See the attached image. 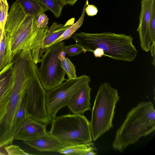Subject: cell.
<instances>
[{"label": "cell", "instance_id": "9", "mask_svg": "<svg viewBox=\"0 0 155 155\" xmlns=\"http://www.w3.org/2000/svg\"><path fill=\"white\" fill-rule=\"evenodd\" d=\"M46 92L37 73L26 90V110L28 117L47 125L51 123L52 119L46 110Z\"/></svg>", "mask_w": 155, "mask_h": 155}, {"label": "cell", "instance_id": "32", "mask_svg": "<svg viewBox=\"0 0 155 155\" xmlns=\"http://www.w3.org/2000/svg\"><path fill=\"white\" fill-rule=\"evenodd\" d=\"M3 33V32H2V31L1 32V31H0V42L1 37L2 34Z\"/></svg>", "mask_w": 155, "mask_h": 155}, {"label": "cell", "instance_id": "13", "mask_svg": "<svg viewBox=\"0 0 155 155\" xmlns=\"http://www.w3.org/2000/svg\"><path fill=\"white\" fill-rule=\"evenodd\" d=\"M89 83L84 84L71 97L67 105L73 114H83L88 110H91Z\"/></svg>", "mask_w": 155, "mask_h": 155}, {"label": "cell", "instance_id": "21", "mask_svg": "<svg viewBox=\"0 0 155 155\" xmlns=\"http://www.w3.org/2000/svg\"><path fill=\"white\" fill-rule=\"evenodd\" d=\"M61 65L67 74L68 79L77 77L75 67L68 58L63 56L60 58Z\"/></svg>", "mask_w": 155, "mask_h": 155}, {"label": "cell", "instance_id": "26", "mask_svg": "<svg viewBox=\"0 0 155 155\" xmlns=\"http://www.w3.org/2000/svg\"><path fill=\"white\" fill-rule=\"evenodd\" d=\"M35 20L36 25L38 28L44 27L47 25L48 23V18L44 12L39 13Z\"/></svg>", "mask_w": 155, "mask_h": 155}, {"label": "cell", "instance_id": "8", "mask_svg": "<svg viewBox=\"0 0 155 155\" xmlns=\"http://www.w3.org/2000/svg\"><path fill=\"white\" fill-rule=\"evenodd\" d=\"M90 81L89 76L83 75L68 79L59 86L48 91L46 94V106L48 114L51 118H54L61 109L67 106L75 93Z\"/></svg>", "mask_w": 155, "mask_h": 155}, {"label": "cell", "instance_id": "20", "mask_svg": "<svg viewBox=\"0 0 155 155\" xmlns=\"http://www.w3.org/2000/svg\"><path fill=\"white\" fill-rule=\"evenodd\" d=\"M41 4L53 13L56 18L61 15L64 5L61 0H37Z\"/></svg>", "mask_w": 155, "mask_h": 155}, {"label": "cell", "instance_id": "5", "mask_svg": "<svg viewBox=\"0 0 155 155\" xmlns=\"http://www.w3.org/2000/svg\"><path fill=\"white\" fill-rule=\"evenodd\" d=\"M49 133L62 147L92 142L90 122L83 114H68L51 119Z\"/></svg>", "mask_w": 155, "mask_h": 155}, {"label": "cell", "instance_id": "10", "mask_svg": "<svg viewBox=\"0 0 155 155\" xmlns=\"http://www.w3.org/2000/svg\"><path fill=\"white\" fill-rule=\"evenodd\" d=\"M12 61L0 71V125L6 113L13 87Z\"/></svg>", "mask_w": 155, "mask_h": 155}, {"label": "cell", "instance_id": "7", "mask_svg": "<svg viewBox=\"0 0 155 155\" xmlns=\"http://www.w3.org/2000/svg\"><path fill=\"white\" fill-rule=\"evenodd\" d=\"M64 43L62 41L50 46L40 59L41 65L37 72L40 81L45 90L54 88L66 80V73L61 65L58 58L60 53L64 51Z\"/></svg>", "mask_w": 155, "mask_h": 155}, {"label": "cell", "instance_id": "15", "mask_svg": "<svg viewBox=\"0 0 155 155\" xmlns=\"http://www.w3.org/2000/svg\"><path fill=\"white\" fill-rule=\"evenodd\" d=\"M74 18L68 20L64 25L53 22L48 28L44 39L41 51L42 56L43 54L62 35L65 30L74 24Z\"/></svg>", "mask_w": 155, "mask_h": 155}, {"label": "cell", "instance_id": "22", "mask_svg": "<svg viewBox=\"0 0 155 155\" xmlns=\"http://www.w3.org/2000/svg\"><path fill=\"white\" fill-rule=\"evenodd\" d=\"M8 5L7 0H0V30H4L8 15Z\"/></svg>", "mask_w": 155, "mask_h": 155}, {"label": "cell", "instance_id": "3", "mask_svg": "<svg viewBox=\"0 0 155 155\" xmlns=\"http://www.w3.org/2000/svg\"><path fill=\"white\" fill-rule=\"evenodd\" d=\"M155 110L151 101H142L128 112L117 130L112 145L116 151L123 152L127 146L154 131Z\"/></svg>", "mask_w": 155, "mask_h": 155}, {"label": "cell", "instance_id": "1", "mask_svg": "<svg viewBox=\"0 0 155 155\" xmlns=\"http://www.w3.org/2000/svg\"><path fill=\"white\" fill-rule=\"evenodd\" d=\"M48 28V25L38 28L35 18L27 14L17 1L14 2L8 12L4 28L5 51L3 68L27 49L31 51L34 63L40 62L41 49Z\"/></svg>", "mask_w": 155, "mask_h": 155}, {"label": "cell", "instance_id": "6", "mask_svg": "<svg viewBox=\"0 0 155 155\" xmlns=\"http://www.w3.org/2000/svg\"><path fill=\"white\" fill-rule=\"evenodd\" d=\"M117 90L106 82L101 84L95 97L90 123L92 140L96 141L113 126L115 109L119 100Z\"/></svg>", "mask_w": 155, "mask_h": 155}, {"label": "cell", "instance_id": "2", "mask_svg": "<svg viewBox=\"0 0 155 155\" xmlns=\"http://www.w3.org/2000/svg\"><path fill=\"white\" fill-rule=\"evenodd\" d=\"M72 37L86 52H92L95 58L103 56L114 60L131 62L134 61L138 51L133 44L131 35L111 32L90 33H74Z\"/></svg>", "mask_w": 155, "mask_h": 155}, {"label": "cell", "instance_id": "18", "mask_svg": "<svg viewBox=\"0 0 155 155\" xmlns=\"http://www.w3.org/2000/svg\"><path fill=\"white\" fill-rule=\"evenodd\" d=\"M26 92L21 98L15 116L13 130L15 134L21 123L28 117L26 110Z\"/></svg>", "mask_w": 155, "mask_h": 155}, {"label": "cell", "instance_id": "12", "mask_svg": "<svg viewBox=\"0 0 155 155\" xmlns=\"http://www.w3.org/2000/svg\"><path fill=\"white\" fill-rule=\"evenodd\" d=\"M46 126L28 116L15 132L14 140L24 141L43 135L47 133Z\"/></svg>", "mask_w": 155, "mask_h": 155}, {"label": "cell", "instance_id": "17", "mask_svg": "<svg viewBox=\"0 0 155 155\" xmlns=\"http://www.w3.org/2000/svg\"><path fill=\"white\" fill-rule=\"evenodd\" d=\"M25 12L32 17L36 18L38 14L48 9L40 4L37 0H16Z\"/></svg>", "mask_w": 155, "mask_h": 155}, {"label": "cell", "instance_id": "24", "mask_svg": "<svg viewBox=\"0 0 155 155\" xmlns=\"http://www.w3.org/2000/svg\"><path fill=\"white\" fill-rule=\"evenodd\" d=\"M150 32L152 43H155V0H152L150 10Z\"/></svg>", "mask_w": 155, "mask_h": 155}, {"label": "cell", "instance_id": "31", "mask_svg": "<svg viewBox=\"0 0 155 155\" xmlns=\"http://www.w3.org/2000/svg\"><path fill=\"white\" fill-rule=\"evenodd\" d=\"M6 153H5L4 152H2V149H0V155H6Z\"/></svg>", "mask_w": 155, "mask_h": 155}, {"label": "cell", "instance_id": "28", "mask_svg": "<svg viewBox=\"0 0 155 155\" xmlns=\"http://www.w3.org/2000/svg\"><path fill=\"white\" fill-rule=\"evenodd\" d=\"M98 9L96 6L92 5H88L85 9V12L89 16L96 15L97 13Z\"/></svg>", "mask_w": 155, "mask_h": 155}, {"label": "cell", "instance_id": "16", "mask_svg": "<svg viewBox=\"0 0 155 155\" xmlns=\"http://www.w3.org/2000/svg\"><path fill=\"white\" fill-rule=\"evenodd\" d=\"M97 150L92 142L62 147L57 152L68 155H95Z\"/></svg>", "mask_w": 155, "mask_h": 155}, {"label": "cell", "instance_id": "11", "mask_svg": "<svg viewBox=\"0 0 155 155\" xmlns=\"http://www.w3.org/2000/svg\"><path fill=\"white\" fill-rule=\"evenodd\" d=\"M152 0H142L139 16V25L137 29L139 34L141 47L148 52L152 43L150 35V10Z\"/></svg>", "mask_w": 155, "mask_h": 155}, {"label": "cell", "instance_id": "27", "mask_svg": "<svg viewBox=\"0 0 155 155\" xmlns=\"http://www.w3.org/2000/svg\"><path fill=\"white\" fill-rule=\"evenodd\" d=\"M5 51V43L4 32L1 38L0 42V71L3 68V64Z\"/></svg>", "mask_w": 155, "mask_h": 155}, {"label": "cell", "instance_id": "30", "mask_svg": "<svg viewBox=\"0 0 155 155\" xmlns=\"http://www.w3.org/2000/svg\"><path fill=\"white\" fill-rule=\"evenodd\" d=\"M63 2L64 5L68 4L69 0H61Z\"/></svg>", "mask_w": 155, "mask_h": 155}, {"label": "cell", "instance_id": "25", "mask_svg": "<svg viewBox=\"0 0 155 155\" xmlns=\"http://www.w3.org/2000/svg\"><path fill=\"white\" fill-rule=\"evenodd\" d=\"M5 150L8 155H30L33 154L25 152L18 146L9 145L4 147Z\"/></svg>", "mask_w": 155, "mask_h": 155}, {"label": "cell", "instance_id": "23", "mask_svg": "<svg viewBox=\"0 0 155 155\" xmlns=\"http://www.w3.org/2000/svg\"><path fill=\"white\" fill-rule=\"evenodd\" d=\"M64 51L65 54L71 57L80 54L82 52H86L82 47L76 43L73 45H64Z\"/></svg>", "mask_w": 155, "mask_h": 155}, {"label": "cell", "instance_id": "29", "mask_svg": "<svg viewBox=\"0 0 155 155\" xmlns=\"http://www.w3.org/2000/svg\"><path fill=\"white\" fill-rule=\"evenodd\" d=\"M78 0H69L68 4L70 5H73Z\"/></svg>", "mask_w": 155, "mask_h": 155}, {"label": "cell", "instance_id": "14", "mask_svg": "<svg viewBox=\"0 0 155 155\" xmlns=\"http://www.w3.org/2000/svg\"><path fill=\"white\" fill-rule=\"evenodd\" d=\"M24 143L40 152H57L62 148L60 143L49 133L34 138L25 140Z\"/></svg>", "mask_w": 155, "mask_h": 155}, {"label": "cell", "instance_id": "4", "mask_svg": "<svg viewBox=\"0 0 155 155\" xmlns=\"http://www.w3.org/2000/svg\"><path fill=\"white\" fill-rule=\"evenodd\" d=\"M13 84L7 111L0 125V149L11 144L14 140L13 123L20 101L32 80L36 69L27 61L19 60L12 66Z\"/></svg>", "mask_w": 155, "mask_h": 155}, {"label": "cell", "instance_id": "19", "mask_svg": "<svg viewBox=\"0 0 155 155\" xmlns=\"http://www.w3.org/2000/svg\"><path fill=\"white\" fill-rule=\"evenodd\" d=\"M88 4V0H86L81 15L78 20L67 28L60 37L54 41L52 45L70 38L80 28L83 24L85 13V9Z\"/></svg>", "mask_w": 155, "mask_h": 155}]
</instances>
